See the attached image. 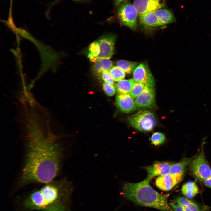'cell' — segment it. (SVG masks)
<instances>
[{
    "label": "cell",
    "mask_w": 211,
    "mask_h": 211,
    "mask_svg": "<svg viewBox=\"0 0 211 211\" xmlns=\"http://www.w3.org/2000/svg\"><path fill=\"white\" fill-rule=\"evenodd\" d=\"M118 14L122 24L131 28H136L138 14L133 4L129 2L123 4L118 8Z\"/></svg>",
    "instance_id": "7"
},
{
    "label": "cell",
    "mask_w": 211,
    "mask_h": 211,
    "mask_svg": "<svg viewBox=\"0 0 211 211\" xmlns=\"http://www.w3.org/2000/svg\"><path fill=\"white\" fill-rule=\"evenodd\" d=\"M161 21L164 25L176 21L173 13L167 9H160L154 11Z\"/></svg>",
    "instance_id": "18"
},
{
    "label": "cell",
    "mask_w": 211,
    "mask_h": 211,
    "mask_svg": "<svg viewBox=\"0 0 211 211\" xmlns=\"http://www.w3.org/2000/svg\"><path fill=\"white\" fill-rule=\"evenodd\" d=\"M116 64L117 67L127 74L132 72L137 66L136 62L122 60L118 61Z\"/></svg>",
    "instance_id": "21"
},
{
    "label": "cell",
    "mask_w": 211,
    "mask_h": 211,
    "mask_svg": "<svg viewBox=\"0 0 211 211\" xmlns=\"http://www.w3.org/2000/svg\"><path fill=\"white\" fill-rule=\"evenodd\" d=\"M133 79L137 82L141 83L145 85L154 87L155 81L148 67L142 63L138 65L133 72Z\"/></svg>",
    "instance_id": "8"
},
{
    "label": "cell",
    "mask_w": 211,
    "mask_h": 211,
    "mask_svg": "<svg viewBox=\"0 0 211 211\" xmlns=\"http://www.w3.org/2000/svg\"><path fill=\"white\" fill-rule=\"evenodd\" d=\"M176 202L178 204L186 207L191 211H202L198 204L186 197H178L176 198Z\"/></svg>",
    "instance_id": "20"
},
{
    "label": "cell",
    "mask_w": 211,
    "mask_h": 211,
    "mask_svg": "<svg viewBox=\"0 0 211 211\" xmlns=\"http://www.w3.org/2000/svg\"><path fill=\"white\" fill-rule=\"evenodd\" d=\"M150 180L147 177L138 183L125 184L122 189L124 197L138 205L170 211L168 203L169 194H161L155 190L150 184Z\"/></svg>",
    "instance_id": "2"
},
{
    "label": "cell",
    "mask_w": 211,
    "mask_h": 211,
    "mask_svg": "<svg viewBox=\"0 0 211 211\" xmlns=\"http://www.w3.org/2000/svg\"><path fill=\"white\" fill-rule=\"evenodd\" d=\"M40 189L32 193L29 204L36 209L45 208L52 204L59 195L71 190V183L66 178L55 179L43 184Z\"/></svg>",
    "instance_id": "3"
},
{
    "label": "cell",
    "mask_w": 211,
    "mask_h": 211,
    "mask_svg": "<svg viewBox=\"0 0 211 211\" xmlns=\"http://www.w3.org/2000/svg\"></svg>",
    "instance_id": "31"
},
{
    "label": "cell",
    "mask_w": 211,
    "mask_h": 211,
    "mask_svg": "<svg viewBox=\"0 0 211 211\" xmlns=\"http://www.w3.org/2000/svg\"><path fill=\"white\" fill-rule=\"evenodd\" d=\"M113 66V62L109 59H101L94 63L92 70L95 73L101 74L103 71H109Z\"/></svg>",
    "instance_id": "19"
},
{
    "label": "cell",
    "mask_w": 211,
    "mask_h": 211,
    "mask_svg": "<svg viewBox=\"0 0 211 211\" xmlns=\"http://www.w3.org/2000/svg\"><path fill=\"white\" fill-rule=\"evenodd\" d=\"M140 22L149 26L158 27L164 25L159 20L154 11L148 12L139 16Z\"/></svg>",
    "instance_id": "15"
},
{
    "label": "cell",
    "mask_w": 211,
    "mask_h": 211,
    "mask_svg": "<svg viewBox=\"0 0 211 211\" xmlns=\"http://www.w3.org/2000/svg\"><path fill=\"white\" fill-rule=\"evenodd\" d=\"M128 121L134 128L143 132L152 130L156 125V119L154 113L147 110H141L128 117Z\"/></svg>",
    "instance_id": "5"
},
{
    "label": "cell",
    "mask_w": 211,
    "mask_h": 211,
    "mask_svg": "<svg viewBox=\"0 0 211 211\" xmlns=\"http://www.w3.org/2000/svg\"><path fill=\"white\" fill-rule=\"evenodd\" d=\"M116 37L112 34L103 35L91 43L89 47L88 57L95 63L101 59H109L114 52Z\"/></svg>",
    "instance_id": "4"
},
{
    "label": "cell",
    "mask_w": 211,
    "mask_h": 211,
    "mask_svg": "<svg viewBox=\"0 0 211 211\" xmlns=\"http://www.w3.org/2000/svg\"><path fill=\"white\" fill-rule=\"evenodd\" d=\"M101 75L102 79L105 83L113 84L114 81L111 76L109 71H103L101 73Z\"/></svg>",
    "instance_id": "26"
},
{
    "label": "cell",
    "mask_w": 211,
    "mask_h": 211,
    "mask_svg": "<svg viewBox=\"0 0 211 211\" xmlns=\"http://www.w3.org/2000/svg\"><path fill=\"white\" fill-rule=\"evenodd\" d=\"M24 137V155L18 182L43 184L56 179L64 157L60 137L50 129L33 126L27 128Z\"/></svg>",
    "instance_id": "1"
},
{
    "label": "cell",
    "mask_w": 211,
    "mask_h": 211,
    "mask_svg": "<svg viewBox=\"0 0 211 211\" xmlns=\"http://www.w3.org/2000/svg\"><path fill=\"white\" fill-rule=\"evenodd\" d=\"M192 161V159H189L173 164L169 174L179 183L183 179L186 167Z\"/></svg>",
    "instance_id": "13"
},
{
    "label": "cell",
    "mask_w": 211,
    "mask_h": 211,
    "mask_svg": "<svg viewBox=\"0 0 211 211\" xmlns=\"http://www.w3.org/2000/svg\"><path fill=\"white\" fill-rule=\"evenodd\" d=\"M124 0H115V3L116 5H119Z\"/></svg>",
    "instance_id": "30"
},
{
    "label": "cell",
    "mask_w": 211,
    "mask_h": 211,
    "mask_svg": "<svg viewBox=\"0 0 211 211\" xmlns=\"http://www.w3.org/2000/svg\"><path fill=\"white\" fill-rule=\"evenodd\" d=\"M109 72L115 81L123 79L125 76V73L117 66L113 67L110 70Z\"/></svg>",
    "instance_id": "22"
},
{
    "label": "cell",
    "mask_w": 211,
    "mask_h": 211,
    "mask_svg": "<svg viewBox=\"0 0 211 211\" xmlns=\"http://www.w3.org/2000/svg\"><path fill=\"white\" fill-rule=\"evenodd\" d=\"M181 191L182 194L187 198L191 199L199 192V189L195 182L189 181L182 186Z\"/></svg>",
    "instance_id": "17"
},
{
    "label": "cell",
    "mask_w": 211,
    "mask_h": 211,
    "mask_svg": "<svg viewBox=\"0 0 211 211\" xmlns=\"http://www.w3.org/2000/svg\"><path fill=\"white\" fill-rule=\"evenodd\" d=\"M166 0H134L133 5L139 16L145 13L155 11L164 7Z\"/></svg>",
    "instance_id": "9"
},
{
    "label": "cell",
    "mask_w": 211,
    "mask_h": 211,
    "mask_svg": "<svg viewBox=\"0 0 211 211\" xmlns=\"http://www.w3.org/2000/svg\"><path fill=\"white\" fill-rule=\"evenodd\" d=\"M155 91L154 87L145 85L140 94L135 99V103L139 108H151L154 104Z\"/></svg>",
    "instance_id": "10"
},
{
    "label": "cell",
    "mask_w": 211,
    "mask_h": 211,
    "mask_svg": "<svg viewBox=\"0 0 211 211\" xmlns=\"http://www.w3.org/2000/svg\"><path fill=\"white\" fill-rule=\"evenodd\" d=\"M135 82L133 78L120 80L115 84L116 90L118 94H130Z\"/></svg>",
    "instance_id": "16"
},
{
    "label": "cell",
    "mask_w": 211,
    "mask_h": 211,
    "mask_svg": "<svg viewBox=\"0 0 211 211\" xmlns=\"http://www.w3.org/2000/svg\"><path fill=\"white\" fill-rule=\"evenodd\" d=\"M190 168L193 175L199 181H204L211 176V168L205 158L203 149L192 161Z\"/></svg>",
    "instance_id": "6"
},
{
    "label": "cell",
    "mask_w": 211,
    "mask_h": 211,
    "mask_svg": "<svg viewBox=\"0 0 211 211\" xmlns=\"http://www.w3.org/2000/svg\"><path fill=\"white\" fill-rule=\"evenodd\" d=\"M173 164L169 162H155L152 165L145 168L147 174V178L150 180L155 176L169 174Z\"/></svg>",
    "instance_id": "11"
},
{
    "label": "cell",
    "mask_w": 211,
    "mask_h": 211,
    "mask_svg": "<svg viewBox=\"0 0 211 211\" xmlns=\"http://www.w3.org/2000/svg\"><path fill=\"white\" fill-rule=\"evenodd\" d=\"M47 211H65L63 207L61 206H56L49 209Z\"/></svg>",
    "instance_id": "29"
},
{
    "label": "cell",
    "mask_w": 211,
    "mask_h": 211,
    "mask_svg": "<svg viewBox=\"0 0 211 211\" xmlns=\"http://www.w3.org/2000/svg\"><path fill=\"white\" fill-rule=\"evenodd\" d=\"M171 207L173 211H191L186 207L178 204H172Z\"/></svg>",
    "instance_id": "27"
},
{
    "label": "cell",
    "mask_w": 211,
    "mask_h": 211,
    "mask_svg": "<svg viewBox=\"0 0 211 211\" xmlns=\"http://www.w3.org/2000/svg\"><path fill=\"white\" fill-rule=\"evenodd\" d=\"M115 103L119 110L124 113H129L136 109L135 101L130 94H118L116 97Z\"/></svg>",
    "instance_id": "12"
},
{
    "label": "cell",
    "mask_w": 211,
    "mask_h": 211,
    "mask_svg": "<svg viewBox=\"0 0 211 211\" xmlns=\"http://www.w3.org/2000/svg\"><path fill=\"white\" fill-rule=\"evenodd\" d=\"M203 181L205 185L211 188V176Z\"/></svg>",
    "instance_id": "28"
},
{
    "label": "cell",
    "mask_w": 211,
    "mask_h": 211,
    "mask_svg": "<svg viewBox=\"0 0 211 211\" xmlns=\"http://www.w3.org/2000/svg\"><path fill=\"white\" fill-rule=\"evenodd\" d=\"M165 136L162 133L155 132L152 135L150 140L152 143L156 146L163 144L165 140Z\"/></svg>",
    "instance_id": "24"
},
{
    "label": "cell",
    "mask_w": 211,
    "mask_h": 211,
    "mask_svg": "<svg viewBox=\"0 0 211 211\" xmlns=\"http://www.w3.org/2000/svg\"><path fill=\"white\" fill-rule=\"evenodd\" d=\"M103 88L106 94L109 96H113L115 93L116 89L113 85L104 83Z\"/></svg>",
    "instance_id": "25"
},
{
    "label": "cell",
    "mask_w": 211,
    "mask_h": 211,
    "mask_svg": "<svg viewBox=\"0 0 211 211\" xmlns=\"http://www.w3.org/2000/svg\"><path fill=\"white\" fill-rule=\"evenodd\" d=\"M145 86L143 83L135 81L130 93L133 99H136L140 94Z\"/></svg>",
    "instance_id": "23"
},
{
    "label": "cell",
    "mask_w": 211,
    "mask_h": 211,
    "mask_svg": "<svg viewBox=\"0 0 211 211\" xmlns=\"http://www.w3.org/2000/svg\"><path fill=\"white\" fill-rule=\"evenodd\" d=\"M178 183L169 174L159 176L155 181L156 185L158 188L165 191L170 190Z\"/></svg>",
    "instance_id": "14"
}]
</instances>
